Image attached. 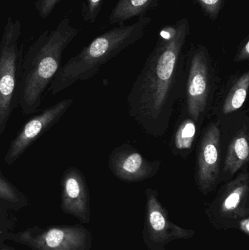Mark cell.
Wrapping results in <instances>:
<instances>
[{
    "label": "cell",
    "mask_w": 249,
    "mask_h": 250,
    "mask_svg": "<svg viewBox=\"0 0 249 250\" xmlns=\"http://www.w3.org/2000/svg\"><path fill=\"white\" fill-rule=\"evenodd\" d=\"M206 17L216 21L225 7V0H195Z\"/></svg>",
    "instance_id": "obj_17"
},
{
    "label": "cell",
    "mask_w": 249,
    "mask_h": 250,
    "mask_svg": "<svg viewBox=\"0 0 249 250\" xmlns=\"http://www.w3.org/2000/svg\"><path fill=\"white\" fill-rule=\"evenodd\" d=\"M104 0H83L82 3V18L85 22L94 23L96 22L101 10Z\"/></svg>",
    "instance_id": "obj_16"
},
{
    "label": "cell",
    "mask_w": 249,
    "mask_h": 250,
    "mask_svg": "<svg viewBox=\"0 0 249 250\" xmlns=\"http://www.w3.org/2000/svg\"><path fill=\"white\" fill-rule=\"evenodd\" d=\"M22 25L7 19L0 38V135L4 133L14 110L19 106V86L23 51Z\"/></svg>",
    "instance_id": "obj_4"
},
{
    "label": "cell",
    "mask_w": 249,
    "mask_h": 250,
    "mask_svg": "<svg viewBox=\"0 0 249 250\" xmlns=\"http://www.w3.org/2000/svg\"><path fill=\"white\" fill-rule=\"evenodd\" d=\"M73 104L71 98L61 100L31 118L10 142L4 157L5 164L10 166L19 160L38 138L61 120Z\"/></svg>",
    "instance_id": "obj_6"
},
{
    "label": "cell",
    "mask_w": 249,
    "mask_h": 250,
    "mask_svg": "<svg viewBox=\"0 0 249 250\" xmlns=\"http://www.w3.org/2000/svg\"><path fill=\"white\" fill-rule=\"evenodd\" d=\"M242 228L244 230H245L246 233H249V220H247L242 223Z\"/></svg>",
    "instance_id": "obj_20"
},
{
    "label": "cell",
    "mask_w": 249,
    "mask_h": 250,
    "mask_svg": "<svg viewBox=\"0 0 249 250\" xmlns=\"http://www.w3.org/2000/svg\"><path fill=\"white\" fill-rule=\"evenodd\" d=\"M249 87V72L238 75L232 82L224 98L222 104V114L228 115L242 108L245 104Z\"/></svg>",
    "instance_id": "obj_13"
},
{
    "label": "cell",
    "mask_w": 249,
    "mask_h": 250,
    "mask_svg": "<svg viewBox=\"0 0 249 250\" xmlns=\"http://www.w3.org/2000/svg\"><path fill=\"white\" fill-rule=\"evenodd\" d=\"M108 167L114 176L124 182L146 180L157 174L161 162L149 160L130 144L114 148L108 157Z\"/></svg>",
    "instance_id": "obj_8"
},
{
    "label": "cell",
    "mask_w": 249,
    "mask_h": 250,
    "mask_svg": "<svg viewBox=\"0 0 249 250\" xmlns=\"http://www.w3.org/2000/svg\"><path fill=\"white\" fill-rule=\"evenodd\" d=\"M0 212H1V208H0Z\"/></svg>",
    "instance_id": "obj_21"
},
{
    "label": "cell",
    "mask_w": 249,
    "mask_h": 250,
    "mask_svg": "<svg viewBox=\"0 0 249 250\" xmlns=\"http://www.w3.org/2000/svg\"><path fill=\"white\" fill-rule=\"evenodd\" d=\"M60 1L61 0H37L35 8L39 17L46 19L49 17Z\"/></svg>",
    "instance_id": "obj_18"
},
{
    "label": "cell",
    "mask_w": 249,
    "mask_h": 250,
    "mask_svg": "<svg viewBox=\"0 0 249 250\" xmlns=\"http://www.w3.org/2000/svg\"></svg>",
    "instance_id": "obj_22"
},
{
    "label": "cell",
    "mask_w": 249,
    "mask_h": 250,
    "mask_svg": "<svg viewBox=\"0 0 249 250\" xmlns=\"http://www.w3.org/2000/svg\"><path fill=\"white\" fill-rule=\"evenodd\" d=\"M61 207L64 212L82 221L89 217V194L83 173L76 167L66 169L61 179Z\"/></svg>",
    "instance_id": "obj_10"
},
{
    "label": "cell",
    "mask_w": 249,
    "mask_h": 250,
    "mask_svg": "<svg viewBox=\"0 0 249 250\" xmlns=\"http://www.w3.org/2000/svg\"><path fill=\"white\" fill-rule=\"evenodd\" d=\"M152 22V18L141 16L133 24L118 25L96 37L61 66L48 90L56 95L76 82L92 79L104 64L140 41Z\"/></svg>",
    "instance_id": "obj_3"
},
{
    "label": "cell",
    "mask_w": 249,
    "mask_h": 250,
    "mask_svg": "<svg viewBox=\"0 0 249 250\" xmlns=\"http://www.w3.org/2000/svg\"><path fill=\"white\" fill-rule=\"evenodd\" d=\"M15 239L36 250H83L86 233L80 226H61L39 231L28 230Z\"/></svg>",
    "instance_id": "obj_9"
},
{
    "label": "cell",
    "mask_w": 249,
    "mask_h": 250,
    "mask_svg": "<svg viewBox=\"0 0 249 250\" xmlns=\"http://www.w3.org/2000/svg\"><path fill=\"white\" fill-rule=\"evenodd\" d=\"M160 0H118L108 18L109 25H124L127 21L146 16Z\"/></svg>",
    "instance_id": "obj_12"
},
{
    "label": "cell",
    "mask_w": 249,
    "mask_h": 250,
    "mask_svg": "<svg viewBox=\"0 0 249 250\" xmlns=\"http://www.w3.org/2000/svg\"><path fill=\"white\" fill-rule=\"evenodd\" d=\"M197 134V124L191 118L185 119L178 126L174 136V146L179 152L190 151Z\"/></svg>",
    "instance_id": "obj_14"
},
{
    "label": "cell",
    "mask_w": 249,
    "mask_h": 250,
    "mask_svg": "<svg viewBox=\"0 0 249 250\" xmlns=\"http://www.w3.org/2000/svg\"><path fill=\"white\" fill-rule=\"evenodd\" d=\"M187 55V110L190 118L197 123L203 120L210 105L213 69L206 45H194Z\"/></svg>",
    "instance_id": "obj_5"
},
{
    "label": "cell",
    "mask_w": 249,
    "mask_h": 250,
    "mask_svg": "<svg viewBox=\"0 0 249 250\" xmlns=\"http://www.w3.org/2000/svg\"><path fill=\"white\" fill-rule=\"evenodd\" d=\"M249 126L244 125L232 137L228 145L223 170L220 174L222 180L233 178L241 168L249 163Z\"/></svg>",
    "instance_id": "obj_11"
},
{
    "label": "cell",
    "mask_w": 249,
    "mask_h": 250,
    "mask_svg": "<svg viewBox=\"0 0 249 250\" xmlns=\"http://www.w3.org/2000/svg\"><path fill=\"white\" fill-rule=\"evenodd\" d=\"M77 35V28L66 16L54 29L41 33L28 48L19 86V105L23 114L39 111L45 92L61 68L63 53Z\"/></svg>",
    "instance_id": "obj_2"
},
{
    "label": "cell",
    "mask_w": 249,
    "mask_h": 250,
    "mask_svg": "<svg viewBox=\"0 0 249 250\" xmlns=\"http://www.w3.org/2000/svg\"><path fill=\"white\" fill-rule=\"evenodd\" d=\"M190 33L187 18L161 28L127 97L130 117L154 138L163 136L169 129L175 103L185 88L184 48Z\"/></svg>",
    "instance_id": "obj_1"
},
{
    "label": "cell",
    "mask_w": 249,
    "mask_h": 250,
    "mask_svg": "<svg viewBox=\"0 0 249 250\" xmlns=\"http://www.w3.org/2000/svg\"><path fill=\"white\" fill-rule=\"evenodd\" d=\"M221 132L216 123L208 125L199 144L195 180L204 194L216 188L220 178Z\"/></svg>",
    "instance_id": "obj_7"
},
{
    "label": "cell",
    "mask_w": 249,
    "mask_h": 250,
    "mask_svg": "<svg viewBox=\"0 0 249 250\" xmlns=\"http://www.w3.org/2000/svg\"><path fill=\"white\" fill-rule=\"evenodd\" d=\"M249 60V38L248 35L243 40L238 46V51L234 57L235 62L248 61Z\"/></svg>",
    "instance_id": "obj_19"
},
{
    "label": "cell",
    "mask_w": 249,
    "mask_h": 250,
    "mask_svg": "<svg viewBox=\"0 0 249 250\" xmlns=\"http://www.w3.org/2000/svg\"><path fill=\"white\" fill-rule=\"evenodd\" d=\"M0 201L9 205L19 207L25 205L26 198L0 170Z\"/></svg>",
    "instance_id": "obj_15"
}]
</instances>
